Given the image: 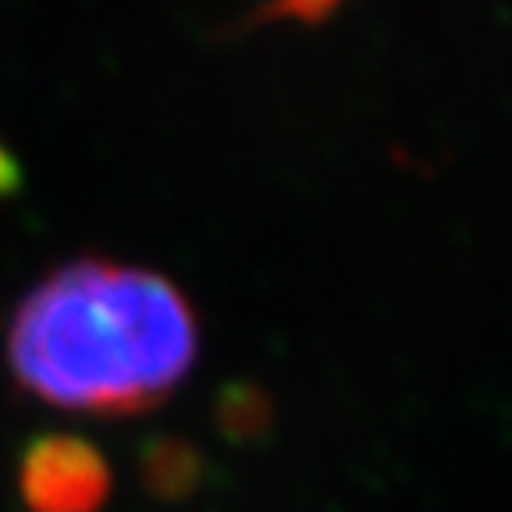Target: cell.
Returning a JSON list of instances; mask_svg holds the SVG:
<instances>
[{
	"instance_id": "5b68a950",
	"label": "cell",
	"mask_w": 512,
	"mask_h": 512,
	"mask_svg": "<svg viewBox=\"0 0 512 512\" xmlns=\"http://www.w3.org/2000/svg\"><path fill=\"white\" fill-rule=\"evenodd\" d=\"M335 0H281L278 8L285 11V15H303V18H317L324 15V11L331 8Z\"/></svg>"
},
{
	"instance_id": "6da1fadb",
	"label": "cell",
	"mask_w": 512,
	"mask_h": 512,
	"mask_svg": "<svg viewBox=\"0 0 512 512\" xmlns=\"http://www.w3.org/2000/svg\"><path fill=\"white\" fill-rule=\"evenodd\" d=\"M200 331L189 299L153 271L79 260L54 271L8 331V360L36 399L89 413H139L189 374Z\"/></svg>"
},
{
	"instance_id": "3957f363",
	"label": "cell",
	"mask_w": 512,
	"mask_h": 512,
	"mask_svg": "<svg viewBox=\"0 0 512 512\" xmlns=\"http://www.w3.org/2000/svg\"><path fill=\"white\" fill-rule=\"evenodd\" d=\"M146 480L160 495H182L196 480V452L178 441H160L146 452Z\"/></svg>"
},
{
	"instance_id": "7a4b0ae2",
	"label": "cell",
	"mask_w": 512,
	"mask_h": 512,
	"mask_svg": "<svg viewBox=\"0 0 512 512\" xmlns=\"http://www.w3.org/2000/svg\"><path fill=\"white\" fill-rule=\"evenodd\" d=\"M18 484L29 512H96L111 495V470L89 441L50 434L29 445Z\"/></svg>"
},
{
	"instance_id": "277c9868",
	"label": "cell",
	"mask_w": 512,
	"mask_h": 512,
	"mask_svg": "<svg viewBox=\"0 0 512 512\" xmlns=\"http://www.w3.org/2000/svg\"><path fill=\"white\" fill-rule=\"evenodd\" d=\"M22 182V168L15 164V157L8 153V146L0 143V196H11Z\"/></svg>"
}]
</instances>
